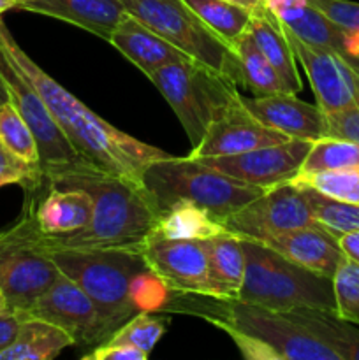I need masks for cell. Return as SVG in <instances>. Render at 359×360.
<instances>
[{
	"label": "cell",
	"mask_w": 359,
	"mask_h": 360,
	"mask_svg": "<svg viewBox=\"0 0 359 360\" xmlns=\"http://www.w3.org/2000/svg\"><path fill=\"white\" fill-rule=\"evenodd\" d=\"M0 49L41 95L74 150L92 165L118 178L141 183L144 169L151 162L171 157L160 148L151 146L118 130L104 118L95 115L83 102L77 101L23 51L2 18Z\"/></svg>",
	"instance_id": "cell-1"
},
{
	"label": "cell",
	"mask_w": 359,
	"mask_h": 360,
	"mask_svg": "<svg viewBox=\"0 0 359 360\" xmlns=\"http://www.w3.org/2000/svg\"><path fill=\"white\" fill-rule=\"evenodd\" d=\"M48 185L73 186L94 199V214L88 225L70 234L44 236L35 227L34 214L18 221L23 234L39 248H116L139 246L158 218V210L143 183L129 181L97 167L60 172Z\"/></svg>",
	"instance_id": "cell-2"
},
{
	"label": "cell",
	"mask_w": 359,
	"mask_h": 360,
	"mask_svg": "<svg viewBox=\"0 0 359 360\" xmlns=\"http://www.w3.org/2000/svg\"><path fill=\"white\" fill-rule=\"evenodd\" d=\"M206 319L225 330L250 360H341L340 355L289 313L238 299H215Z\"/></svg>",
	"instance_id": "cell-3"
},
{
	"label": "cell",
	"mask_w": 359,
	"mask_h": 360,
	"mask_svg": "<svg viewBox=\"0 0 359 360\" xmlns=\"http://www.w3.org/2000/svg\"><path fill=\"white\" fill-rule=\"evenodd\" d=\"M48 253L60 273L83 288L92 299L97 308L104 341L136 315L130 283L137 273L148 267L137 246L62 248L49 250Z\"/></svg>",
	"instance_id": "cell-4"
},
{
	"label": "cell",
	"mask_w": 359,
	"mask_h": 360,
	"mask_svg": "<svg viewBox=\"0 0 359 360\" xmlns=\"http://www.w3.org/2000/svg\"><path fill=\"white\" fill-rule=\"evenodd\" d=\"M158 213L175 202H192L224 224L264 188L246 185L225 172L190 157H168L151 162L141 179Z\"/></svg>",
	"instance_id": "cell-5"
},
{
	"label": "cell",
	"mask_w": 359,
	"mask_h": 360,
	"mask_svg": "<svg viewBox=\"0 0 359 360\" xmlns=\"http://www.w3.org/2000/svg\"><path fill=\"white\" fill-rule=\"evenodd\" d=\"M241 243L245 252V278L238 301L278 313L299 308L334 313L331 278L291 262L259 241L241 239Z\"/></svg>",
	"instance_id": "cell-6"
},
{
	"label": "cell",
	"mask_w": 359,
	"mask_h": 360,
	"mask_svg": "<svg viewBox=\"0 0 359 360\" xmlns=\"http://www.w3.org/2000/svg\"><path fill=\"white\" fill-rule=\"evenodd\" d=\"M129 14L150 27L175 48L236 86H245L234 49L215 34L183 0H122Z\"/></svg>",
	"instance_id": "cell-7"
},
{
	"label": "cell",
	"mask_w": 359,
	"mask_h": 360,
	"mask_svg": "<svg viewBox=\"0 0 359 360\" xmlns=\"http://www.w3.org/2000/svg\"><path fill=\"white\" fill-rule=\"evenodd\" d=\"M148 79L171 105L192 146L203 139L215 116L239 95L236 84L192 58L169 63Z\"/></svg>",
	"instance_id": "cell-8"
},
{
	"label": "cell",
	"mask_w": 359,
	"mask_h": 360,
	"mask_svg": "<svg viewBox=\"0 0 359 360\" xmlns=\"http://www.w3.org/2000/svg\"><path fill=\"white\" fill-rule=\"evenodd\" d=\"M0 77L7 88L9 101L13 102L18 112L23 116V120L34 134L35 141H37L44 181L60 174V172L74 171V169L81 167H95L74 150V146L67 139L65 134L62 132L56 120L53 118L51 111L42 101L41 95L25 79L23 74L7 60L2 49H0Z\"/></svg>",
	"instance_id": "cell-9"
},
{
	"label": "cell",
	"mask_w": 359,
	"mask_h": 360,
	"mask_svg": "<svg viewBox=\"0 0 359 360\" xmlns=\"http://www.w3.org/2000/svg\"><path fill=\"white\" fill-rule=\"evenodd\" d=\"M60 276L51 255L35 246L20 225L0 232V290L9 309L23 315Z\"/></svg>",
	"instance_id": "cell-10"
},
{
	"label": "cell",
	"mask_w": 359,
	"mask_h": 360,
	"mask_svg": "<svg viewBox=\"0 0 359 360\" xmlns=\"http://www.w3.org/2000/svg\"><path fill=\"white\" fill-rule=\"evenodd\" d=\"M317 224L319 221L313 218L305 192L292 181L266 188L259 197L224 220V227L231 234L252 241H264Z\"/></svg>",
	"instance_id": "cell-11"
},
{
	"label": "cell",
	"mask_w": 359,
	"mask_h": 360,
	"mask_svg": "<svg viewBox=\"0 0 359 360\" xmlns=\"http://www.w3.org/2000/svg\"><path fill=\"white\" fill-rule=\"evenodd\" d=\"M312 148V141L289 139L280 144L256 148L236 155L204 157V162L217 171L225 172L246 185L271 188L282 183L292 181L299 174L303 160Z\"/></svg>",
	"instance_id": "cell-12"
},
{
	"label": "cell",
	"mask_w": 359,
	"mask_h": 360,
	"mask_svg": "<svg viewBox=\"0 0 359 360\" xmlns=\"http://www.w3.org/2000/svg\"><path fill=\"white\" fill-rule=\"evenodd\" d=\"M23 319H39L60 327L73 338L74 347H97L104 341L97 308L65 274L23 313Z\"/></svg>",
	"instance_id": "cell-13"
},
{
	"label": "cell",
	"mask_w": 359,
	"mask_h": 360,
	"mask_svg": "<svg viewBox=\"0 0 359 360\" xmlns=\"http://www.w3.org/2000/svg\"><path fill=\"white\" fill-rule=\"evenodd\" d=\"M137 248L169 290L208 297V255L203 241L146 236Z\"/></svg>",
	"instance_id": "cell-14"
},
{
	"label": "cell",
	"mask_w": 359,
	"mask_h": 360,
	"mask_svg": "<svg viewBox=\"0 0 359 360\" xmlns=\"http://www.w3.org/2000/svg\"><path fill=\"white\" fill-rule=\"evenodd\" d=\"M285 28V27H284ZM296 58L305 69L322 112L351 108L359 101V74L338 53L306 44L285 28Z\"/></svg>",
	"instance_id": "cell-15"
},
{
	"label": "cell",
	"mask_w": 359,
	"mask_h": 360,
	"mask_svg": "<svg viewBox=\"0 0 359 360\" xmlns=\"http://www.w3.org/2000/svg\"><path fill=\"white\" fill-rule=\"evenodd\" d=\"M289 139L292 137L259 122L245 108L239 94L227 108L215 116L213 122L208 125L203 139L192 146L187 157H224V155H236L256 148L280 144Z\"/></svg>",
	"instance_id": "cell-16"
},
{
	"label": "cell",
	"mask_w": 359,
	"mask_h": 360,
	"mask_svg": "<svg viewBox=\"0 0 359 360\" xmlns=\"http://www.w3.org/2000/svg\"><path fill=\"white\" fill-rule=\"evenodd\" d=\"M291 34L306 44L327 48L351 65L359 62V32L347 30L324 16L308 0H263Z\"/></svg>",
	"instance_id": "cell-17"
},
{
	"label": "cell",
	"mask_w": 359,
	"mask_h": 360,
	"mask_svg": "<svg viewBox=\"0 0 359 360\" xmlns=\"http://www.w3.org/2000/svg\"><path fill=\"white\" fill-rule=\"evenodd\" d=\"M241 102L259 122L292 139H305L313 143L326 134L322 109L319 105L299 101L296 94L278 91V94L256 95V97L241 95Z\"/></svg>",
	"instance_id": "cell-18"
},
{
	"label": "cell",
	"mask_w": 359,
	"mask_h": 360,
	"mask_svg": "<svg viewBox=\"0 0 359 360\" xmlns=\"http://www.w3.org/2000/svg\"><path fill=\"white\" fill-rule=\"evenodd\" d=\"M259 243L273 248L291 262L326 278H333L334 271L345 259L336 236L320 224L296 229Z\"/></svg>",
	"instance_id": "cell-19"
},
{
	"label": "cell",
	"mask_w": 359,
	"mask_h": 360,
	"mask_svg": "<svg viewBox=\"0 0 359 360\" xmlns=\"http://www.w3.org/2000/svg\"><path fill=\"white\" fill-rule=\"evenodd\" d=\"M113 48L118 49L130 63L137 67L146 77L162 67L175 62L190 60L189 55L155 34L150 27L141 23L132 14L125 13L108 39Z\"/></svg>",
	"instance_id": "cell-20"
},
{
	"label": "cell",
	"mask_w": 359,
	"mask_h": 360,
	"mask_svg": "<svg viewBox=\"0 0 359 360\" xmlns=\"http://www.w3.org/2000/svg\"><path fill=\"white\" fill-rule=\"evenodd\" d=\"M18 9L67 21L104 41L127 13L122 0H28Z\"/></svg>",
	"instance_id": "cell-21"
},
{
	"label": "cell",
	"mask_w": 359,
	"mask_h": 360,
	"mask_svg": "<svg viewBox=\"0 0 359 360\" xmlns=\"http://www.w3.org/2000/svg\"><path fill=\"white\" fill-rule=\"evenodd\" d=\"M94 214V199L73 186L49 185L48 193L34 211L35 227L44 236H62L88 225Z\"/></svg>",
	"instance_id": "cell-22"
},
{
	"label": "cell",
	"mask_w": 359,
	"mask_h": 360,
	"mask_svg": "<svg viewBox=\"0 0 359 360\" xmlns=\"http://www.w3.org/2000/svg\"><path fill=\"white\" fill-rule=\"evenodd\" d=\"M246 30L252 34L256 44L259 46L260 51L266 55L273 69L277 70L285 91L299 94L303 83L298 72V65H296L298 58L292 51V46L289 42L284 25L264 6V2L263 6L252 11V18H250Z\"/></svg>",
	"instance_id": "cell-23"
},
{
	"label": "cell",
	"mask_w": 359,
	"mask_h": 360,
	"mask_svg": "<svg viewBox=\"0 0 359 360\" xmlns=\"http://www.w3.org/2000/svg\"><path fill=\"white\" fill-rule=\"evenodd\" d=\"M208 255V297L238 299L245 278V252L238 236L203 239Z\"/></svg>",
	"instance_id": "cell-24"
},
{
	"label": "cell",
	"mask_w": 359,
	"mask_h": 360,
	"mask_svg": "<svg viewBox=\"0 0 359 360\" xmlns=\"http://www.w3.org/2000/svg\"><path fill=\"white\" fill-rule=\"evenodd\" d=\"M222 221L211 217L206 210L192 202H175L158 213L157 221L150 234L162 239H187V241H203L215 236L227 234Z\"/></svg>",
	"instance_id": "cell-25"
},
{
	"label": "cell",
	"mask_w": 359,
	"mask_h": 360,
	"mask_svg": "<svg viewBox=\"0 0 359 360\" xmlns=\"http://www.w3.org/2000/svg\"><path fill=\"white\" fill-rule=\"evenodd\" d=\"M74 347V340L53 323L25 319L13 343L0 352V360H53L60 352Z\"/></svg>",
	"instance_id": "cell-26"
},
{
	"label": "cell",
	"mask_w": 359,
	"mask_h": 360,
	"mask_svg": "<svg viewBox=\"0 0 359 360\" xmlns=\"http://www.w3.org/2000/svg\"><path fill=\"white\" fill-rule=\"evenodd\" d=\"M289 316L333 348L341 360H359V330L333 311L299 308L289 311Z\"/></svg>",
	"instance_id": "cell-27"
},
{
	"label": "cell",
	"mask_w": 359,
	"mask_h": 360,
	"mask_svg": "<svg viewBox=\"0 0 359 360\" xmlns=\"http://www.w3.org/2000/svg\"><path fill=\"white\" fill-rule=\"evenodd\" d=\"M183 2L232 49L252 18V11L227 0H183Z\"/></svg>",
	"instance_id": "cell-28"
},
{
	"label": "cell",
	"mask_w": 359,
	"mask_h": 360,
	"mask_svg": "<svg viewBox=\"0 0 359 360\" xmlns=\"http://www.w3.org/2000/svg\"><path fill=\"white\" fill-rule=\"evenodd\" d=\"M234 51L241 63L243 76H245V88H248L256 95H270L285 91L277 70L270 63L259 46L253 41L248 30L243 32L241 37L234 44Z\"/></svg>",
	"instance_id": "cell-29"
},
{
	"label": "cell",
	"mask_w": 359,
	"mask_h": 360,
	"mask_svg": "<svg viewBox=\"0 0 359 360\" xmlns=\"http://www.w3.org/2000/svg\"><path fill=\"white\" fill-rule=\"evenodd\" d=\"M347 167H359V143L334 139V137H320L312 143L298 176Z\"/></svg>",
	"instance_id": "cell-30"
},
{
	"label": "cell",
	"mask_w": 359,
	"mask_h": 360,
	"mask_svg": "<svg viewBox=\"0 0 359 360\" xmlns=\"http://www.w3.org/2000/svg\"><path fill=\"white\" fill-rule=\"evenodd\" d=\"M296 185V183H294ZM301 186L305 192L306 200L310 204L313 218L322 225L324 229L334 234L336 238L347 234V232L359 231V204L345 202V200L331 199L310 186Z\"/></svg>",
	"instance_id": "cell-31"
},
{
	"label": "cell",
	"mask_w": 359,
	"mask_h": 360,
	"mask_svg": "<svg viewBox=\"0 0 359 360\" xmlns=\"http://www.w3.org/2000/svg\"><path fill=\"white\" fill-rule=\"evenodd\" d=\"M0 144L21 160L41 165L37 141L11 101L0 104Z\"/></svg>",
	"instance_id": "cell-32"
},
{
	"label": "cell",
	"mask_w": 359,
	"mask_h": 360,
	"mask_svg": "<svg viewBox=\"0 0 359 360\" xmlns=\"http://www.w3.org/2000/svg\"><path fill=\"white\" fill-rule=\"evenodd\" d=\"M292 183L310 186L331 199L359 204V167L333 169V171H320L308 176H296Z\"/></svg>",
	"instance_id": "cell-33"
},
{
	"label": "cell",
	"mask_w": 359,
	"mask_h": 360,
	"mask_svg": "<svg viewBox=\"0 0 359 360\" xmlns=\"http://www.w3.org/2000/svg\"><path fill=\"white\" fill-rule=\"evenodd\" d=\"M165 334L164 319H158L151 311H139L127 320L122 327L115 330L104 343H122L136 347L139 350L151 354L155 345Z\"/></svg>",
	"instance_id": "cell-34"
},
{
	"label": "cell",
	"mask_w": 359,
	"mask_h": 360,
	"mask_svg": "<svg viewBox=\"0 0 359 360\" xmlns=\"http://www.w3.org/2000/svg\"><path fill=\"white\" fill-rule=\"evenodd\" d=\"M331 281L336 316L359 326V264L345 257Z\"/></svg>",
	"instance_id": "cell-35"
},
{
	"label": "cell",
	"mask_w": 359,
	"mask_h": 360,
	"mask_svg": "<svg viewBox=\"0 0 359 360\" xmlns=\"http://www.w3.org/2000/svg\"><path fill=\"white\" fill-rule=\"evenodd\" d=\"M169 294L171 290L168 285L150 267H144L141 273H137L130 283V299L137 313L164 309L169 302Z\"/></svg>",
	"instance_id": "cell-36"
},
{
	"label": "cell",
	"mask_w": 359,
	"mask_h": 360,
	"mask_svg": "<svg viewBox=\"0 0 359 360\" xmlns=\"http://www.w3.org/2000/svg\"><path fill=\"white\" fill-rule=\"evenodd\" d=\"M42 183L46 181L41 165L21 160L0 144V186L20 185L27 192H35L41 190Z\"/></svg>",
	"instance_id": "cell-37"
},
{
	"label": "cell",
	"mask_w": 359,
	"mask_h": 360,
	"mask_svg": "<svg viewBox=\"0 0 359 360\" xmlns=\"http://www.w3.org/2000/svg\"><path fill=\"white\" fill-rule=\"evenodd\" d=\"M324 122H326L324 137L359 143V101L358 104L351 105V108L334 112H324Z\"/></svg>",
	"instance_id": "cell-38"
},
{
	"label": "cell",
	"mask_w": 359,
	"mask_h": 360,
	"mask_svg": "<svg viewBox=\"0 0 359 360\" xmlns=\"http://www.w3.org/2000/svg\"><path fill=\"white\" fill-rule=\"evenodd\" d=\"M338 27L359 32V4L351 0H308Z\"/></svg>",
	"instance_id": "cell-39"
},
{
	"label": "cell",
	"mask_w": 359,
	"mask_h": 360,
	"mask_svg": "<svg viewBox=\"0 0 359 360\" xmlns=\"http://www.w3.org/2000/svg\"><path fill=\"white\" fill-rule=\"evenodd\" d=\"M150 354L146 352L122 343H101L90 354L83 355L84 360H146Z\"/></svg>",
	"instance_id": "cell-40"
},
{
	"label": "cell",
	"mask_w": 359,
	"mask_h": 360,
	"mask_svg": "<svg viewBox=\"0 0 359 360\" xmlns=\"http://www.w3.org/2000/svg\"><path fill=\"white\" fill-rule=\"evenodd\" d=\"M23 320V315L18 311H13V309L0 315V352L6 350L13 343Z\"/></svg>",
	"instance_id": "cell-41"
},
{
	"label": "cell",
	"mask_w": 359,
	"mask_h": 360,
	"mask_svg": "<svg viewBox=\"0 0 359 360\" xmlns=\"http://www.w3.org/2000/svg\"><path fill=\"white\" fill-rule=\"evenodd\" d=\"M338 243H340V248L344 252V255L347 259L354 260L355 264H359V231L347 232V234L340 236Z\"/></svg>",
	"instance_id": "cell-42"
},
{
	"label": "cell",
	"mask_w": 359,
	"mask_h": 360,
	"mask_svg": "<svg viewBox=\"0 0 359 360\" xmlns=\"http://www.w3.org/2000/svg\"><path fill=\"white\" fill-rule=\"evenodd\" d=\"M227 2L236 4V6H239V7H245V9H248V11H253V9H257V7L263 6V0H227Z\"/></svg>",
	"instance_id": "cell-43"
},
{
	"label": "cell",
	"mask_w": 359,
	"mask_h": 360,
	"mask_svg": "<svg viewBox=\"0 0 359 360\" xmlns=\"http://www.w3.org/2000/svg\"><path fill=\"white\" fill-rule=\"evenodd\" d=\"M11 9H18L16 0H0V14Z\"/></svg>",
	"instance_id": "cell-44"
},
{
	"label": "cell",
	"mask_w": 359,
	"mask_h": 360,
	"mask_svg": "<svg viewBox=\"0 0 359 360\" xmlns=\"http://www.w3.org/2000/svg\"><path fill=\"white\" fill-rule=\"evenodd\" d=\"M7 101H9V95H7V88H6V84H4L2 77H0V104H2V102H7Z\"/></svg>",
	"instance_id": "cell-45"
},
{
	"label": "cell",
	"mask_w": 359,
	"mask_h": 360,
	"mask_svg": "<svg viewBox=\"0 0 359 360\" xmlns=\"http://www.w3.org/2000/svg\"><path fill=\"white\" fill-rule=\"evenodd\" d=\"M6 311H9V304H7L6 301V295H4V292L0 290V315H4Z\"/></svg>",
	"instance_id": "cell-46"
},
{
	"label": "cell",
	"mask_w": 359,
	"mask_h": 360,
	"mask_svg": "<svg viewBox=\"0 0 359 360\" xmlns=\"http://www.w3.org/2000/svg\"><path fill=\"white\" fill-rule=\"evenodd\" d=\"M16 2H18V7H20V6H21V4H25V2H28V0H16Z\"/></svg>",
	"instance_id": "cell-47"
}]
</instances>
